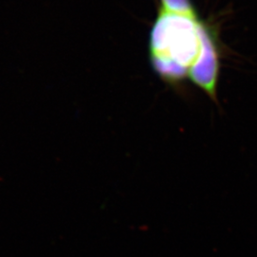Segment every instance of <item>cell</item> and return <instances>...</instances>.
<instances>
[{
  "mask_svg": "<svg viewBox=\"0 0 257 257\" xmlns=\"http://www.w3.org/2000/svg\"><path fill=\"white\" fill-rule=\"evenodd\" d=\"M149 37V60L163 82L180 89L189 81L218 102L223 47L215 28L203 20L191 0H159Z\"/></svg>",
  "mask_w": 257,
  "mask_h": 257,
  "instance_id": "1",
  "label": "cell"
}]
</instances>
